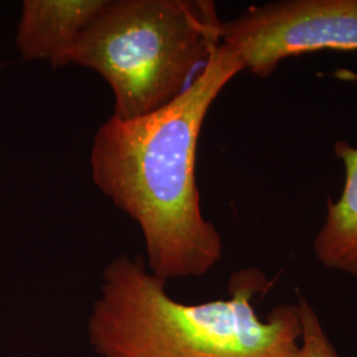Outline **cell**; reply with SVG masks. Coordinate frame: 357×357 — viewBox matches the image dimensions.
Segmentation results:
<instances>
[{
	"instance_id": "277c9868",
	"label": "cell",
	"mask_w": 357,
	"mask_h": 357,
	"mask_svg": "<svg viewBox=\"0 0 357 357\" xmlns=\"http://www.w3.org/2000/svg\"><path fill=\"white\" fill-rule=\"evenodd\" d=\"M221 44L243 72L274 75L293 57L321 51H357V0H275L222 22Z\"/></svg>"
},
{
	"instance_id": "ba28073f",
	"label": "cell",
	"mask_w": 357,
	"mask_h": 357,
	"mask_svg": "<svg viewBox=\"0 0 357 357\" xmlns=\"http://www.w3.org/2000/svg\"><path fill=\"white\" fill-rule=\"evenodd\" d=\"M0 70H1V64H0Z\"/></svg>"
},
{
	"instance_id": "7a4b0ae2",
	"label": "cell",
	"mask_w": 357,
	"mask_h": 357,
	"mask_svg": "<svg viewBox=\"0 0 357 357\" xmlns=\"http://www.w3.org/2000/svg\"><path fill=\"white\" fill-rule=\"evenodd\" d=\"M271 284L262 270L243 268L230 277L229 298L187 305L142 258L119 255L103 270L90 310V347L96 357H296L299 305L257 315L255 299Z\"/></svg>"
},
{
	"instance_id": "6da1fadb",
	"label": "cell",
	"mask_w": 357,
	"mask_h": 357,
	"mask_svg": "<svg viewBox=\"0 0 357 357\" xmlns=\"http://www.w3.org/2000/svg\"><path fill=\"white\" fill-rule=\"evenodd\" d=\"M241 72L220 44L172 102L134 119L112 115L94 135L91 178L138 224L146 266L162 281L203 277L222 258L221 234L202 211L197 147L211 106Z\"/></svg>"
},
{
	"instance_id": "8992f818",
	"label": "cell",
	"mask_w": 357,
	"mask_h": 357,
	"mask_svg": "<svg viewBox=\"0 0 357 357\" xmlns=\"http://www.w3.org/2000/svg\"><path fill=\"white\" fill-rule=\"evenodd\" d=\"M333 151L344 167V185L336 202L328 200L312 249L323 268L357 277V147L336 141Z\"/></svg>"
},
{
	"instance_id": "5b68a950",
	"label": "cell",
	"mask_w": 357,
	"mask_h": 357,
	"mask_svg": "<svg viewBox=\"0 0 357 357\" xmlns=\"http://www.w3.org/2000/svg\"><path fill=\"white\" fill-rule=\"evenodd\" d=\"M106 0H24L15 45L26 61L65 66V57Z\"/></svg>"
},
{
	"instance_id": "3957f363",
	"label": "cell",
	"mask_w": 357,
	"mask_h": 357,
	"mask_svg": "<svg viewBox=\"0 0 357 357\" xmlns=\"http://www.w3.org/2000/svg\"><path fill=\"white\" fill-rule=\"evenodd\" d=\"M212 0H106L65 57L97 72L118 119L151 114L188 88L221 44ZM196 76V75H195Z\"/></svg>"
},
{
	"instance_id": "52a82bcc",
	"label": "cell",
	"mask_w": 357,
	"mask_h": 357,
	"mask_svg": "<svg viewBox=\"0 0 357 357\" xmlns=\"http://www.w3.org/2000/svg\"><path fill=\"white\" fill-rule=\"evenodd\" d=\"M302 333L296 357H339L327 332L324 331L315 308L307 302L306 298H299Z\"/></svg>"
}]
</instances>
